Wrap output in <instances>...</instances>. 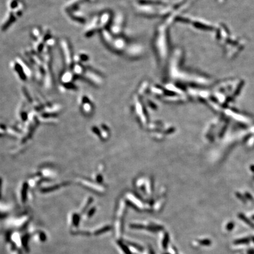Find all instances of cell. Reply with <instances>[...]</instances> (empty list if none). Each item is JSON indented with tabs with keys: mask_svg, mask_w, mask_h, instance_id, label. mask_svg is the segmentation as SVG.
I'll list each match as a JSON object with an SVG mask.
<instances>
[{
	"mask_svg": "<svg viewBox=\"0 0 254 254\" xmlns=\"http://www.w3.org/2000/svg\"><path fill=\"white\" fill-rule=\"evenodd\" d=\"M104 41L109 48L129 58H137L144 54V48L140 44L130 42L120 35H113L107 29L101 31Z\"/></svg>",
	"mask_w": 254,
	"mask_h": 254,
	"instance_id": "1",
	"label": "cell"
},
{
	"mask_svg": "<svg viewBox=\"0 0 254 254\" xmlns=\"http://www.w3.org/2000/svg\"><path fill=\"white\" fill-rule=\"evenodd\" d=\"M181 58L182 52L179 49L175 50L171 57L168 63V74L171 80L190 82H197L204 80L200 76L187 71L188 70L181 67Z\"/></svg>",
	"mask_w": 254,
	"mask_h": 254,
	"instance_id": "2",
	"label": "cell"
},
{
	"mask_svg": "<svg viewBox=\"0 0 254 254\" xmlns=\"http://www.w3.org/2000/svg\"><path fill=\"white\" fill-rule=\"evenodd\" d=\"M62 47L63 48V52H64V56L65 61L66 65L69 68L71 67V56L70 54V47L68 44V42L66 41H62Z\"/></svg>",
	"mask_w": 254,
	"mask_h": 254,
	"instance_id": "7",
	"label": "cell"
},
{
	"mask_svg": "<svg viewBox=\"0 0 254 254\" xmlns=\"http://www.w3.org/2000/svg\"><path fill=\"white\" fill-rule=\"evenodd\" d=\"M21 60H18L16 62L14 63V70H16V71L20 76L22 80H26L31 76V71L29 68L27 67L26 65L22 62Z\"/></svg>",
	"mask_w": 254,
	"mask_h": 254,
	"instance_id": "6",
	"label": "cell"
},
{
	"mask_svg": "<svg viewBox=\"0 0 254 254\" xmlns=\"http://www.w3.org/2000/svg\"><path fill=\"white\" fill-rule=\"evenodd\" d=\"M178 13L175 12L166 19L164 23L161 24L157 30L156 35L153 40V45L157 56L161 62L165 61L168 56V31L171 23L174 21Z\"/></svg>",
	"mask_w": 254,
	"mask_h": 254,
	"instance_id": "3",
	"label": "cell"
},
{
	"mask_svg": "<svg viewBox=\"0 0 254 254\" xmlns=\"http://www.w3.org/2000/svg\"><path fill=\"white\" fill-rule=\"evenodd\" d=\"M111 20V14L109 11L103 12L100 15L94 18L85 31L86 37H91L96 31L105 29V27L109 24Z\"/></svg>",
	"mask_w": 254,
	"mask_h": 254,
	"instance_id": "4",
	"label": "cell"
},
{
	"mask_svg": "<svg viewBox=\"0 0 254 254\" xmlns=\"http://www.w3.org/2000/svg\"><path fill=\"white\" fill-rule=\"evenodd\" d=\"M108 229H109V228H108V227H106V228H103V229H101V230H100V231H98V232H96V234H102V233H103V232H104L107 231H108Z\"/></svg>",
	"mask_w": 254,
	"mask_h": 254,
	"instance_id": "8",
	"label": "cell"
},
{
	"mask_svg": "<svg viewBox=\"0 0 254 254\" xmlns=\"http://www.w3.org/2000/svg\"><path fill=\"white\" fill-rule=\"evenodd\" d=\"M124 17L122 14L119 13L116 15L114 18L113 21L109 23V30H108L113 35H120L123 31L124 25Z\"/></svg>",
	"mask_w": 254,
	"mask_h": 254,
	"instance_id": "5",
	"label": "cell"
}]
</instances>
